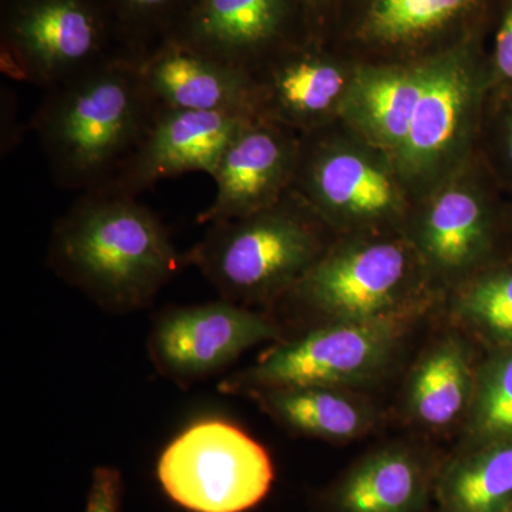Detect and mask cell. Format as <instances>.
<instances>
[{
    "label": "cell",
    "mask_w": 512,
    "mask_h": 512,
    "mask_svg": "<svg viewBox=\"0 0 512 512\" xmlns=\"http://www.w3.org/2000/svg\"><path fill=\"white\" fill-rule=\"evenodd\" d=\"M47 262L117 315L146 308L187 266L156 212L110 188L79 194L53 228Z\"/></svg>",
    "instance_id": "6da1fadb"
},
{
    "label": "cell",
    "mask_w": 512,
    "mask_h": 512,
    "mask_svg": "<svg viewBox=\"0 0 512 512\" xmlns=\"http://www.w3.org/2000/svg\"><path fill=\"white\" fill-rule=\"evenodd\" d=\"M156 111L138 60L119 57L47 90L32 128L55 183L82 194L113 180Z\"/></svg>",
    "instance_id": "7a4b0ae2"
},
{
    "label": "cell",
    "mask_w": 512,
    "mask_h": 512,
    "mask_svg": "<svg viewBox=\"0 0 512 512\" xmlns=\"http://www.w3.org/2000/svg\"><path fill=\"white\" fill-rule=\"evenodd\" d=\"M133 57L104 0H2L0 66L50 90L94 67Z\"/></svg>",
    "instance_id": "3957f363"
},
{
    "label": "cell",
    "mask_w": 512,
    "mask_h": 512,
    "mask_svg": "<svg viewBox=\"0 0 512 512\" xmlns=\"http://www.w3.org/2000/svg\"><path fill=\"white\" fill-rule=\"evenodd\" d=\"M319 239L298 211L279 205L210 225L184 252L221 299L249 305L289 291L318 259Z\"/></svg>",
    "instance_id": "277c9868"
},
{
    "label": "cell",
    "mask_w": 512,
    "mask_h": 512,
    "mask_svg": "<svg viewBox=\"0 0 512 512\" xmlns=\"http://www.w3.org/2000/svg\"><path fill=\"white\" fill-rule=\"evenodd\" d=\"M157 477L164 493L191 512H245L274 483L264 446L225 420L191 424L161 453Z\"/></svg>",
    "instance_id": "5b68a950"
},
{
    "label": "cell",
    "mask_w": 512,
    "mask_h": 512,
    "mask_svg": "<svg viewBox=\"0 0 512 512\" xmlns=\"http://www.w3.org/2000/svg\"><path fill=\"white\" fill-rule=\"evenodd\" d=\"M403 319L336 320L266 350L247 370L218 384L221 393L279 387L355 386L370 382L389 363Z\"/></svg>",
    "instance_id": "8992f818"
},
{
    "label": "cell",
    "mask_w": 512,
    "mask_h": 512,
    "mask_svg": "<svg viewBox=\"0 0 512 512\" xmlns=\"http://www.w3.org/2000/svg\"><path fill=\"white\" fill-rule=\"evenodd\" d=\"M279 336L278 325L264 313L221 299L158 313L148 352L161 375L187 386L217 375L248 349Z\"/></svg>",
    "instance_id": "52a82bcc"
},
{
    "label": "cell",
    "mask_w": 512,
    "mask_h": 512,
    "mask_svg": "<svg viewBox=\"0 0 512 512\" xmlns=\"http://www.w3.org/2000/svg\"><path fill=\"white\" fill-rule=\"evenodd\" d=\"M407 275L400 245L373 242L319 259L291 291L329 322L404 319Z\"/></svg>",
    "instance_id": "ba28073f"
},
{
    "label": "cell",
    "mask_w": 512,
    "mask_h": 512,
    "mask_svg": "<svg viewBox=\"0 0 512 512\" xmlns=\"http://www.w3.org/2000/svg\"><path fill=\"white\" fill-rule=\"evenodd\" d=\"M252 119L220 111L157 109L134 153L103 188L138 197L177 175L212 177L225 148Z\"/></svg>",
    "instance_id": "9c48e42d"
},
{
    "label": "cell",
    "mask_w": 512,
    "mask_h": 512,
    "mask_svg": "<svg viewBox=\"0 0 512 512\" xmlns=\"http://www.w3.org/2000/svg\"><path fill=\"white\" fill-rule=\"evenodd\" d=\"M138 70L157 109L259 117L254 74L177 40L141 57Z\"/></svg>",
    "instance_id": "30bf717a"
},
{
    "label": "cell",
    "mask_w": 512,
    "mask_h": 512,
    "mask_svg": "<svg viewBox=\"0 0 512 512\" xmlns=\"http://www.w3.org/2000/svg\"><path fill=\"white\" fill-rule=\"evenodd\" d=\"M295 163V148L271 123L249 120L225 148L212 174L217 194L198 224L237 220L271 207Z\"/></svg>",
    "instance_id": "8fae6325"
},
{
    "label": "cell",
    "mask_w": 512,
    "mask_h": 512,
    "mask_svg": "<svg viewBox=\"0 0 512 512\" xmlns=\"http://www.w3.org/2000/svg\"><path fill=\"white\" fill-rule=\"evenodd\" d=\"M295 2L197 0L171 39L254 74L284 39Z\"/></svg>",
    "instance_id": "7c38bea8"
},
{
    "label": "cell",
    "mask_w": 512,
    "mask_h": 512,
    "mask_svg": "<svg viewBox=\"0 0 512 512\" xmlns=\"http://www.w3.org/2000/svg\"><path fill=\"white\" fill-rule=\"evenodd\" d=\"M429 488V470L416 454L382 448L350 468L323 504L328 512H420Z\"/></svg>",
    "instance_id": "4fadbf2b"
},
{
    "label": "cell",
    "mask_w": 512,
    "mask_h": 512,
    "mask_svg": "<svg viewBox=\"0 0 512 512\" xmlns=\"http://www.w3.org/2000/svg\"><path fill=\"white\" fill-rule=\"evenodd\" d=\"M251 396L288 429L319 439H355L369 429L372 421L369 410L338 387H279L259 390Z\"/></svg>",
    "instance_id": "5bb4252c"
},
{
    "label": "cell",
    "mask_w": 512,
    "mask_h": 512,
    "mask_svg": "<svg viewBox=\"0 0 512 512\" xmlns=\"http://www.w3.org/2000/svg\"><path fill=\"white\" fill-rule=\"evenodd\" d=\"M473 387L466 345L447 338L433 346L414 369L407 404L414 419L424 426H450L470 406Z\"/></svg>",
    "instance_id": "9a60e30c"
},
{
    "label": "cell",
    "mask_w": 512,
    "mask_h": 512,
    "mask_svg": "<svg viewBox=\"0 0 512 512\" xmlns=\"http://www.w3.org/2000/svg\"><path fill=\"white\" fill-rule=\"evenodd\" d=\"M306 187L323 208L356 217H380L392 210L396 201L386 174L363 158L343 151L313 157Z\"/></svg>",
    "instance_id": "2e32d148"
},
{
    "label": "cell",
    "mask_w": 512,
    "mask_h": 512,
    "mask_svg": "<svg viewBox=\"0 0 512 512\" xmlns=\"http://www.w3.org/2000/svg\"><path fill=\"white\" fill-rule=\"evenodd\" d=\"M467 100V77L460 66L443 63L426 70L409 136L400 148L407 164H427L443 153L456 136Z\"/></svg>",
    "instance_id": "e0dca14e"
},
{
    "label": "cell",
    "mask_w": 512,
    "mask_h": 512,
    "mask_svg": "<svg viewBox=\"0 0 512 512\" xmlns=\"http://www.w3.org/2000/svg\"><path fill=\"white\" fill-rule=\"evenodd\" d=\"M343 87L345 76L328 60L309 53L288 57L272 66L264 83L256 82L259 117L266 101L288 119H316L332 109Z\"/></svg>",
    "instance_id": "ac0fdd59"
},
{
    "label": "cell",
    "mask_w": 512,
    "mask_h": 512,
    "mask_svg": "<svg viewBox=\"0 0 512 512\" xmlns=\"http://www.w3.org/2000/svg\"><path fill=\"white\" fill-rule=\"evenodd\" d=\"M443 512H503L512 500V443L464 454L437 487Z\"/></svg>",
    "instance_id": "d6986e66"
},
{
    "label": "cell",
    "mask_w": 512,
    "mask_h": 512,
    "mask_svg": "<svg viewBox=\"0 0 512 512\" xmlns=\"http://www.w3.org/2000/svg\"><path fill=\"white\" fill-rule=\"evenodd\" d=\"M484 239V214L473 195L451 190L437 198L423 231L424 249L434 264L463 268L480 254Z\"/></svg>",
    "instance_id": "ffe728a7"
},
{
    "label": "cell",
    "mask_w": 512,
    "mask_h": 512,
    "mask_svg": "<svg viewBox=\"0 0 512 512\" xmlns=\"http://www.w3.org/2000/svg\"><path fill=\"white\" fill-rule=\"evenodd\" d=\"M426 70L370 73L357 87V103L367 124L389 146L402 148L414 109L423 93Z\"/></svg>",
    "instance_id": "44dd1931"
},
{
    "label": "cell",
    "mask_w": 512,
    "mask_h": 512,
    "mask_svg": "<svg viewBox=\"0 0 512 512\" xmlns=\"http://www.w3.org/2000/svg\"><path fill=\"white\" fill-rule=\"evenodd\" d=\"M131 55L140 60L171 39L197 0H104Z\"/></svg>",
    "instance_id": "7402d4cb"
},
{
    "label": "cell",
    "mask_w": 512,
    "mask_h": 512,
    "mask_svg": "<svg viewBox=\"0 0 512 512\" xmlns=\"http://www.w3.org/2000/svg\"><path fill=\"white\" fill-rule=\"evenodd\" d=\"M473 0H375L370 29L384 40H404L440 28Z\"/></svg>",
    "instance_id": "603a6c76"
},
{
    "label": "cell",
    "mask_w": 512,
    "mask_h": 512,
    "mask_svg": "<svg viewBox=\"0 0 512 512\" xmlns=\"http://www.w3.org/2000/svg\"><path fill=\"white\" fill-rule=\"evenodd\" d=\"M471 433L481 439L512 437V353L494 360L471 399Z\"/></svg>",
    "instance_id": "cb8c5ba5"
},
{
    "label": "cell",
    "mask_w": 512,
    "mask_h": 512,
    "mask_svg": "<svg viewBox=\"0 0 512 512\" xmlns=\"http://www.w3.org/2000/svg\"><path fill=\"white\" fill-rule=\"evenodd\" d=\"M461 320L494 339L512 340V272L487 276L461 293Z\"/></svg>",
    "instance_id": "d4e9b609"
},
{
    "label": "cell",
    "mask_w": 512,
    "mask_h": 512,
    "mask_svg": "<svg viewBox=\"0 0 512 512\" xmlns=\"http://www.w3.org/2000/svg\"><path fill=\"white\" fill-rule=\"evenodd\" d=\"M124 483L119 468H94L84 512H123Z\"/></svg>",
    "instance_id": "484cf974"
},
{
    "label": "cell",
    "mask_w": 512,
    "mask_h": 512,
    "mask_svg": "<svg viewBox=\"0 0 512 512\" xmlns=\"http://www.w3.org/2000/svg\"><path fill=\"white\" fill-rule=\"evenodd\" d=\"M495 60L498 70L508 79H512V6L505 15L503 25L497 36Z\"/></svg>",
    "instance_id": "4316f807"
},
{
    "label": "cell",
    "mask_w": 512,
    "mask_h": 512,
    "mask_svg": "<svg viewBox=\"0 0 512 512\" xmlns=\"http://www.w3.org/2000/svg\"><path fill=\"white\" fill-rule=\"evenodd\" d=\"M301 2L305 3V5L316 6L320 5L322 2H325V0H301Z\"/></svg>",
    "instance_id": "83f0119b"
},
{
    "label": "cell",
    "mask_w": 512,
    "mask_h": 512,
    "mask_svg": "<svg viewBox=\"0 0 512 512\" xmlns=\"http://www.w3.org/2000/svg\"><path fill=\"white\" fill-rule=\"evenodd\" d=\"M508 148H510V158L512 161V127H511V133H510V146H508Z\"/></svg>",
    "instance_id": "f1b7e54d"
}]
</instances>
